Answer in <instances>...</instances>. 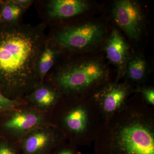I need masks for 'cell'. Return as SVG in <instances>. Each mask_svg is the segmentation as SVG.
Listing matches in <instances>:
<instances>
[{
  "mask_svg": "<svg viewBox=\"0 0 154 154\" xmlns=\"http://www.w3.org/2000/svg\"><path fill=\"white\" fill-rule=\"evenodd\" d=\"M1 19H2V17H1V14H0V20H1Z\"/></svg>",
  "mask_w": 154,
  "mask_h": 154,
  "instance_id": "44dd1931",
  "label": "cell"
},
{
  "mask_svg": "<svg viewBox=\"0 0 154 154\" xmlns=\"http://www.w3.org/2000/svg\"><path fill=\"white\" fill-rule=\"evenodd\" d=\"M134 91L132 85L127 81H114L105 83L95 91L92 96L105 122L122 108Z\"/></svg>",
  "mask_w": 154,
  "mask_h": 154,
  "instance_id": "8992f818",
  "label": "cell"
},
{
  "mask_svg": "<svg viewBox=\"0 0 154 154\" xmlns=\"http://www.w3.org/2000/svg\"><path fill=\"white\" fill-rule=\"evenodd\" d=\"M0 2H1V1H0Z\"/></svg>",
  "mask_w": 154,
  "mask_h": 154,
  "instance_id": "7402d4cb",
  "label": "cell"
},
{
  "mask_svg": "<svg viewBox=\"0 0 154 154\" xmlns=\"http://www.w3.org/2000/svg\"><path fill=\"white\" fill-rule=\"evenodd\" d=\"M105 122L94 142L96 154H154V107L139 94Z\"/></svg>",
  "mask_w": 154,
  "mask_h": 154,
  "instance_id": "7a4b0ae2",
  "label": "cell"
},
{
  "mask_svg": "<svg viewBox=\"0 0 154 154\" xmlns=\"http://www.w3.org/2000/svg\"><path fill=\"white\" fill-rule=\"evenodd\" d=\"M49 74L51 84L64 98L92 96L99 87L110 82L107 67L97 60L72 61L54 66Z\"/></svg>",
  "mask_w": 154,
  "mask_h": 154,
  "instance_id": "277c9868",
  "label": "cell"
},
{
  "mask_svg": "<svg viewBox=\"0 0 154 154\" xmlns=\"http://www.w3.org/2000/svg\"><path fill=\"white\" fill-rule=\"evenodd\" d=\"M105 29L95 23L72 25L54 31L48 40L60 51L78 52L96 46L102 40Z\"/></svg>",
  "mask_w": 154,
  "mask_h": 154,
  "instance_id": "5b68a950",
  "label": "cell"
},
{
  "mask_svg": "<svg viewBox=\"0 0 154 154\" xmlns=\"http://www.w3.org/2000/svg\"><path fill=\"white\" fill-rule=\"evenodd\" d=\"M134 93L139 94L148 105L154 107L153 88L149 87H137L135 89Z\"/></svg>",
  "mask_w": 154,
  "mask_h": 154,
  "instance_id": "e0dca14e",
  "label": "cell"
},
{
  "mask_svg": "<svg viewBox=\"0 0 154 154\" xmlns=\"http://www.w3.org/2000/svg\"><path fill=\"white\" fill-rule=\"evenodd\" d=\"M22 139V148L25 154H44L63 143L66 138L56 125H45L31 131Z\"/></svg>",
  "mask_w": 154,
  "mask_h": 154,
  "instance_id": "ba28073f",
  "label": "cell"
},
{
  "mask_svg": "<svg viewBox=\"0 0 154 154\" xmlns=\"http://www.w3.org/2000/svg\"><path fill=\"white\" fill-rule=\"evenodd\" d=\"M0 154H17L14 148L8 141L0 140Z\"/></svg>",
  "mask_w": 154,
  "mask_h": 154,
  "instance_id": "ac0fdd59",
  "label": "cell"
},
{
  "mask_svg": "<svg viewBox=\"0 0 154 154\" xmlns=\"http://www.w3.org/2000/svg\"><path fill=\"white\" fill-rule=\"evenodd\" d=\"M60 51L46 38L37 63V72L40 83L44 82L45 77L56 63Z\"/></svg>",
  "mask_w": 154,
  "mask_h": 154,
  "instance_id": "4fadbf2b",
  "label": "cell"
},
{
  "mask_svg": "<svg viewBox=\"0 0 154 154\" xmlns=\"http://www.w3.org/2000/svg\"><path fill=\"white\" fill-rule=\"evenodd\" d=\"M46 26L43 22L0 25V91L7 98L22 99L41 84L37 63Z\"/></svg>",
  "mask_w": 154,
  "mask_h": 154,
  "instance_id": "6da1fadb",
  "label": "cell"
},
{
  "mask_svg": "<svg viewBox=\"0 0 154 154\" xmlns=\"http://www.w3.org/2000/svg\"><path fill=\"white\" fill-rule=\"evenodd\" d=\"M125 75L130 82L142 83L146 75V63L144 58L140 56L130 58L127 64Z\"/></svg>",
  "mask_w": 154,
  "mask_h": 154,
  "instance_id": "5bb4252c",
  "label": "cell"
},
{
  "mask_svg": "<svg viewBox=\"0 0 154 154\" xmlns=\"http://www.w3.org/2000/svg\"><path fill=\"white\" fill-rule=\"evenodd\" d=\"M22 99H11L5 97L0 91V114L8 113L17 109L21 105Z\"/></svg>",
  "mask_w": 154,
  "mask_h": 154,
  "instance_id": "2e32d148",
  "label": "cell"
},
{
  "mask_svg": "<svg viewBox=\"0 0 154 154\" xmlns=\"http://www.w3.org/2000/svg\"><path fill=\"white\" fill-rule=\"evenodd\" d=\"M2 124V129L11 135L23 137L31 131L46 125L43 112L37 109L16 110Z\"/></svg>",
  "mask_w": 154,
  "mask_h": 154,
  "instance_id": "9c48e42d",
  "label": "cell"
},
{
  "mask_svg": "<svg viewBox=\"0 0 154 154\" xmlns=\"http://www.w3.org/2000/svg\"><path fill=\"white\" fill-rule=\"evenodd\" d=\"M25 9L14 2L8 1L3 5L1 12V17L5 23L14 24L20 22V19L25 12Z\"/></svg>",
  "mask_w": 154,
  "mask_h": 154,
  "instance_id": "9a60e30c",
  "label": "cell"
},
{
  "mask_svg": "<svg viewBox=\"0 0 154 154\" xmlns=\"http://www.w3.org/2000/svg\"><path fill=\"white\" fill-rule=\"evenodd\" d=\"M13 1L14 2L21 6L25 10L28 9L29 6L32 4L33 2L31 0H13Z\"/></svg>",
  "mask_w": 154,
  "mask_h": 154,
  "instance_id": "ffe728a7",
  "label": "cell"
},
{
  "mask_svg": "<svg viewBox=\"0 0 154 154\" xmlns=\"http://www.w3.org/2000/svg\"><path fill=\"white\" fill-rule=\"evenodd\" d=\"M107 58L117 69L115 82L124 76L127 64L129 60V47L119 30L114 29L108 38L105 45Z\"/></svg>",
  "mask_w": 154,
  "mask_h": 154,
  "instance_id": "8fae6325",
  "label": "cell"
},
{
  "mask_svg": "<svg viewBox=\"0 0 154 154\" xmlns=\"http://www.w3.org/2000/svg\"><path fill=\"white\" fill-rule=\"evenodd\" d=\"M112 14L116 23L131 40H138L145 22L144 15L138 3L119 0L114 4Z\"/></svg>",
  "mask_w": 154,
  "mask_h": 154,
  "instance_id": "52a82bcc",
  "label": "cell"
},
{
  "mask_svg": "<svg viewBox=\"0 0 154 154\" xmlns=\"http://www.w3.org/2000/svg\"><path fill=\"white\" fill-rule=\"evenodd\" d=\"M57 88L51 84H39L26 96V98L42 112L47 111L56 107L62 98Z\"/></svg>",
  "mask_w": 154,
  "mask_h": 154,
  "instance_id": "7c38bea8",
  "label": "cell"
},
{
  "mask_svg": "<svg viewBox=\"0 0 154 154\" xmlns=\"http://www.w3.org/2000/svg\"><path fill=\"white\" fill-rule=\"evenodd\" d=\"M82 0H49L45 1L42 8V14L46 25L69 19L84 14L90 8Z\"/></svg>",
  "mask_w": 154,
  "mask_h": 154,
  "instance_id": "30bf717a",
  "label": "cell"
},
{
  "mask_svg": "<svg viewBox=\"0 0 154 154\" xmlns=\"http://www.w3.org/2000/svg\"><path fill=\"white\" fill-rule=\"evenodd\" d=\"M72 145L62 148L57 154H78V152L75 151V149L74 148L75 145L71 146Z\"/></svg>",
  "mask_w": 154,
  "mask_h": 154,
  "instance_id": "d6986e66",
  "label": "cell"
},
{
  "mask_svg": "<svg viewBox=\"0 0 154 154\" xmlns=\"http://www.w3.org/2000/svg\"><path fill=\"white\" fill-rule=\"evenodd\" d=\"M57 127L75 145L94 143L105 121L92 96L79 98L62 97Z\"/></svg>",
  "mask_w": 154,
  "mask_h": 154,
  "instance_id": "3957f363",
  "label": "cell"
}]
</instances>
